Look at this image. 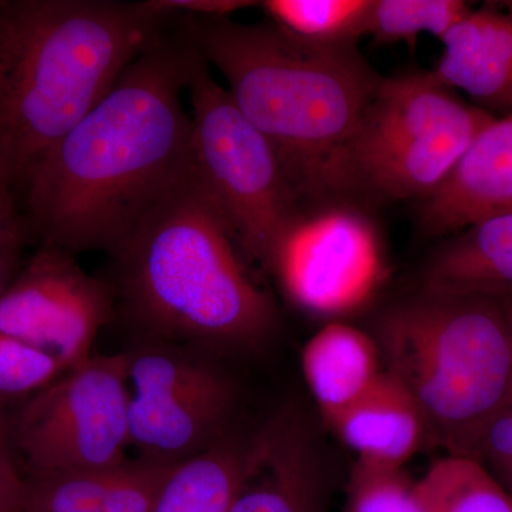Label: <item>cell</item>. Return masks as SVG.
<instances>
[{"label":"cell","mask_w":512,"mask_h":512,"mask_svg":"<svg viewBox=\"0 0 512 512\" xmlns=\"http://www.w3.org/2000/svg\"><path fill=\"white\" fill-rule=\"evenodd\" d=\"M198 52L175 18L23 184L25 224L43 245L111 255L192 163L185 111Z\"/></svg>","instance_id":"cell-1"},{"label":"cell","mask_w":512,"mask_h":512,"mask_svg":"<svg viewBox=\"0 0 512 512\" xmlns=\"http://www.w3.org/2000/svg\"><path fill=\"white\" fill-rule=\"evenodd\" d=\"M175 22L274 147L305 211L355 205L349 150L384 79L357 47L315 46L231 16Z\"/></svg>","instance_id":"cell-2"},{"label":"cell","mask_w":512,"mask_h":512,"mask_svg":"<svg viewBox=\"0 0 512 512\" xmlns=\"http://www.w3.org/2000/svg\"><path fill=\"white\" fill-rule=\"evenodd\" d=\"M146 2H0V161L18 192L170 25Z\"/></svg>","instance_id":"cell-3"},{"label":"cell","mask_w":512,"mask_h":512,"mask_svg":"<svg viewBox=\"0 0 512 512\" xmlns=\"http://www.w3.org/2000/svg\"><path fill=\"white\" fill-rule=\"evenodd\" d=\"M192 163L113 256L111 285L134 322L160 338L252 346L271 336L276 309Z\"/></svg>","instance_id":"cell-4"},{"label":"cell","mask_w":512,"mask_h":512,"mask_svg":"<svg viewBox=\"0 0 512 512\" xmlns=\"http://www.w3.org/2000/svg\"><path fill=\"white\" fill-rule=\"evenodd\" d=\"M376 342L384 370L419 406L427 440L477 460L485 431L512 403L504 303L421 292L384 313Z\"/></svg>","instance_id":"cell-5"},{"label":"cell","mask_w":512,"mask_h":512,"mask_svg":"<svg viewBox=\"0 0 512 512\" xmlns=\"http://www.w3.org/2000/svg\"><path fill=\"white\" fill-rule=\"evenodd\" d=\"M494 119L431 72L384 77L349 150L355 200H426Z\"/></svg>","instance_id":"cell-6"},{"label":"cell","mask_w":512,"mask_h":512,"mask_svg":"<svg viewBox=\"0 0 512 512\" xmlns=\"http://www.w3.org/2000/svg\"><path fill=\"white\" fill-rule=\"evenodd\" d=\"M187 94L192 168L234 231L245 256L271 268L279 245L308 214L278 154L215 82L198 53Z\"/></svg>","instance_id":"cell-7"},{"label":"cell","mask_w":512,"mask_h":512,"mask_svg":"<svg viewBox=\"0 0 512 512\" xmlns=\"http://www.w3.org/2000/svg\"><path fill=\"white\" fill-rule=\"evenodd\" d=\"M128 355L90 357L33 394L9 420L10 443L33 476L126 461Z\"/></svg>","instance_id":"cell-8"},{"label":"cell","mask_w":512,"mask_h":512,"mask_svg":"<svg viewBox=\"0 0 512 512\" xmlns=\"http://www.w3.org/2000/svg\"><path fill=\"white\" fill-rule=\"evenodd\" d=\"M293 305L336 319L362 309L386 274L375 225L355 205L303 215L279 245L271 268Z\"/></svg>","instance_id":"cell-9"},{"label":"cell","mask_w":512,"mask_h":512,"mask_svg":"<svg viewBox=\"0 0 512 512\" xmlns=\"http://www.w3.org/2000/svg\"><path fill=\"white\" fill-rule=\"evenodd\" d=\"M130 444L143 458L178 464L222 440L231 384L210 366L164 350L128 355Z\"/></svg>","instance_id":"cell-10"},{"label":"cell","mask_w":512,"mask_h":512,"mask_svg":"<svg viewBox=\"0 0 512 512\" xmlns=\"http://www.w3.org/2000/svg\"><path fill=\"white\" fill-rule=\"evenodd\" d=\"M114 302L111 285L87 275L73 254L43 245L0 295V332L42 350L67 372L92 357Z\"/></svg>","instance_id":"cell-11"},{"label":"cell","mask_w":512,"mask_h":512,"mask_svg":"<svg viewBox=\"0 0 512 512\" xmlns=\"http://www.w3.org/2000/svg\"><path fill=\"white\" fill-rule=\"evenodd\" d=\"M326 477L318 444L296 413L282 412L244 444L228 512H325Z\"/></svg>","instance_id":"cell-12"},{"label":"cell","mask_w":512,"mask_h":512,"mask_svg":"<svg viewBox=\"0 0 512 512\" xmlns=\"http://www.w3.org/2000/svg\"><path fill=\"white\" fill-rule=\"evenodd\" d=\"M512 210V113L495 117L474 138L443 185L421 201L423 234L453 235Z\"/></svg>","instance_id":"cell-13"},{"label":"cell","mask_w":512,"mask_h":512,"mask_svg":"<svg viewBox=\"0 0 512 512\" xmlns=\"http://www.w3.org/2000/svg\"><path fill=\"white\" fill-rule=\"evenodd\" d=\"M431 74L495 117L512 113V0L471 9L443 39Z\"/></svg>","instance_id":"cell-14"},{"label":"cell","mask_w":512,"mask_h":512,"mask_svg":"<svg viewBox=\"0 0 512 512\" xmlns=\"http://www.w3.org/2000/svg\"><path fill=\"white\" fill-rule=\"evenodd\" d=\"M175 464L141 458L26 481V512H153Z\"/></svg>","instance_id":"cell-15"},{"label":"cell","mask_w":512,"mask_h":512,"mask_svg":"<svg viewBox=\"0 0 512 512\" xmlns=\"http://www.w3.org/2000/svg\"><path fill=\"white\" fill-rule=\"evenodd\" d=\"M423 292L512 303V210L451 235L424 271Z\"/></svg>","instance_id":"cell-16"},{"label":"cell","mask_w":512,"mask_h":512,"mask_svg":"<svg viewBox=\"0 0 512 512\" xmlns=\"http://www.w3.org/2000/svg\"><path fill=\"white\" fill-rule=\"evenodd\" d=\"M328 427L356 454V461L384 468H403L427 440L412 394L386 370Z\"/></svg>","instance_id":"cell-17"},{"label":"cell","mask_w":512,"mask_h":512,"mask_svg":"<svg viewBox=\"0 0 512 512\" xmlns=\"http://www.w3.org/2000/svg\"><path fill=\"white\" fill-rule=\"evenodd\" d=\"M302 372L326 426L372 389L383 375L376 339L333 320L302 350Z\"/></svg>","instance_id":"cell-18"},{"label":"cell","mask_w":512,"mask_h":512,"mask_svg":"<svg viewBox=\"0 0 512 512\" xmlns=\"http://www.w3.org/2000/svg\"><path fill=\"white\" fill-rule=\"evenodd\" d=\"M245 441L222 439L175 464L153 512H228L241 474Z\"/></svg>","instance_id":"cell-19"},{"label":"cell","mask_w":512,"mask_h":512,"mask_svg":"<svg viewBox=\"0 0 512 512\" xmlns=\"http://www.w3.org/2000/svg\"><path fill=\"white\" fill-rule=\"evenodd\" d=\"M258 5L271 25L301 42L349 47L366 36L373 0H266Z\"/></svg>","instance_id":"cell-20"},{"label":"cell","mask_w":512,"mask_h":512,"mask_svg":"<svg viewBox=\"0 0 512 512\" xmlns=\"http://www.w3.org/2000/svg\"><path fill=\"white\" fill-rule=\"evenodd\" d=\"M416 487L426 512H512V495L474 458H440Z\"/></svg>","instance_id":"cell-21"},{"label":"cell","mask_w":512,"mask_h":512,"mask_svg":"<svg viewBox=\"0 0 512 512\" xmlns=\"http://www.w3.org/2000/svg\"><path fill=\"white\" fill-rule=\"evenodd\" d=\"M471 9L463 0H373L366 36L380 45H412L423 33L441 40Z\"/></svg>","instance_id":"cell-22"},{"label":"cell","mask_w":512,"mask_h":512,"mask_svg":"<svg viewBox=\"0 0 512 512\" xmlns=\"http://www.w3.org/2000/svg\"><path fill=\"white\" fill-rule=\"evenodd\" d=\"M345 512H426L416 481L403 468H384L356 461L350 471Z\"/></svg>","instance_id":"cell-23"},{"label":"cell","mask_w":512,"mask_h":512,"mask_svg":"<svg viewBox=\"0 0 512 512\" xmlns=\"http://www.w3.org/2000/svg\"><path fill=\"white\" fill-rule=\"evenodd\" d=\"M64 372L52 356L0 332V400L30 399Z\"/></svg>","instance_id":"cell-24"},{"label":"cell","mask_w":512,"mask_h":512,"mask_svg":"<svg viewBox=\"0 0 512 512\" xmlns=\"http://www.w3.org/2000/svg\"><path fill=\"white\" fill-rule=\"evenodd\" d=\"M16 197V185L0 161V295L19 272L16 265L26 224Z\"/></svg>","instance_id":"cell-25"},{"label":"cell","mask_w":512,"mask_h":512,"mask_svg":"<svg viewBox=\"0 0 512 512\" xmlns=\"http://www.w3.org/2000/svg\"><path fill=\"white\" fill-rule=\"evenodd\" d=\"M477 461L512 495V404L485 431Z\"/></svg>","instance_id":"cell-26"},{"label":"cell","mask_w":512,"mask_h":512,"mask_svg":"<svg viewBox=\"0 0 512 512\" xmlns=\"http://www.w3.org/2000/svg\"><path fill=\"white\" fill-rule=\"evenodd\" d=\"M168 16H231L238 10L258 5L242 0H151Z\"/></svg>","instance_id":"cell-27"},{"label":"cell","mask_w":512,"mask_h":512,"mask_svg":"<svg viewBox=\"0 0 512 512\" xmlns=\"http://www.w3.org/2000/svg\"><path fill=\"white\" fill-rule=\"evenodd\" d=\"M0 512H26V480L15 464L0 467Z\"/></svg>","instance_id":"cell-28"},{"label":"cell","mask_w":512,"mask_h":512,"mask_svg":"<svg viewBox=\"0 0 512 512\" xmlns=\"http://www.w3.org/2000/svg\"><path fill=\"white\" fill-rule=\"evenodd\" d=\"M12 443H10L9 420L0 413V467L10 466L13 463Z\"/></svg>","instance_id":"cell-29"},{"label":"cell","mask_w":512,"mask_h":512,"mask_svg":"<svg viewBox=\"0 0 512 512\" xmlns=\"http://www.w3.org/2000/svg\"><path fill=\"white\" fill-rule=\"evenodd\" d=\"M504 305H505V309H507L508 328H510V338H511V348H512V303H504Z\"/></svg>","instance_id":"cell-30"}]
</instances>
